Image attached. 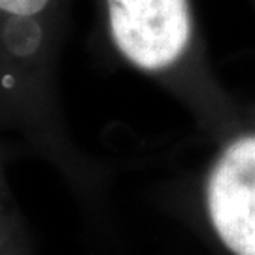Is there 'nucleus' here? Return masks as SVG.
Here are the masks:
<instances>
[{
    "mask_svg": "<svg viewBox=\"0 0 255 255\" xmlns=\"http://www.w3.org/2000/svg\"><path fill=\"white\" fill-rule=\"evenodd\" d=\"M101 11L121 63L168 93L206 140L237 121L242 104L212 64L193 0H101Z\"/></svg>",
    "mask_w": 255,
    "mask_h": 255,
    "instance_id": "f257e3e1",
    "label": "nucleus"
},
{
    "mask_svg": "<svg viewBox=\"0 0 255 255\" xmlns=\"http://www.w3.org/2000/svg\"><path fill=\"white\" fill-rule=\"evenodd\" d=\"M70 0H0V134L47 146L66 134L61 95Z\"/></svg>",
    "mask_w": 255,
    "mask_h": 255,
    "instance_id": "f03ea898",
    "label": "nucleus"
},
{
    "mask_svg": "<svg viewBox=\"0 0 255 255\" xmlns=\"http://www.w3.org/2000/svg\"><path fill=\"white\" fill-rule=\"evenodd\" d=\"M208 144L191 170L204 219L229 255H255V102Z\"/></svg>",
    "mask_w": 255,
    "mask_h": 255,
    "instance_id": "7ed1b4c3",
    "label": "nucleus"
},
{
    "mask_svg": "<svg viewBox=\"0 0 255 255\" xmlns=\"http://www.w3.org/2000/svg\"><path fill=\"white\" fill-rule=\"evenodd\" d=\"M252 4H254V9H255V0H252Z\"/></svg>",
    "mask_w": 255,
    "mask_h": 255,
    "instance_id": "20e7f679",
    "label": "nucleus"
}]
</instances>
